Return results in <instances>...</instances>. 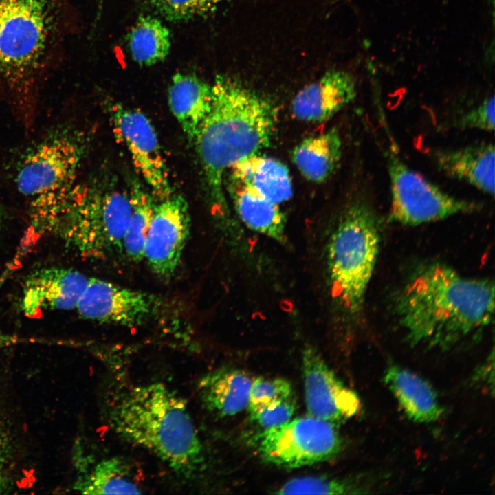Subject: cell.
I'll return each instance as SVG.
<instances>
[{
    "label": "cell",
    "instance_id": "obj_1",
    "mask_svg": "<svg viewBox=\"0 0 495 495\" xmlns=\"http://www.w3.org/2000/svg\"><path fill=\"white\" fill-rule=\"evenodd\" d=\"M395 311L411 345L450 349L493 320L494 283L442 263L427 264L402 289Z\"/></svg>",
    "mask_w": 495,
    "mask_h": 495
},
{
    "label": "cell",
    "instance_id": "obj_2",
    "mask_svg": "<svg viewBox=\"0 0 495 495\" xmlns=\"http://www.w3.org/2000/svg\"><path fill=\"white\" fill-rule=\"evenodd\" d=\"M212 88L210 111L192 142L211 204L223 213L226 173L270 145L276 114L268 100L231 77L217 76Z\"/></svg>",
    "mask_w": 495,
    "mask_h": 495
},
{
    "label": "cell",
    "instance_id": "obj_3",
    "mask_svg": "<svg viewBox=\"0 0 495 495\" xmlns=\"http://www.w3.org/2000/svg\"><path fill=\"white\" fill-rule=\"evenodd\" d=\"M111 428L182 476L201 462L202 445L185 401L162 383L116 391L107 405Z\"/></svg>",
    "mask_w": 495,
    "mask_h": 495
},
{
    "label": "cell",
    "instance_id": "obj_4",
    "mask_svg": "<svg viewBox=\"0 0 495 495\" xmlns=\"http://www.w3.org/2000/svg\"><path fill=\"white\" fill-rule=\"evenodd\" d=\"M64 0H0V88L34 92L54 62L63 28Z\"/></svg>",
    "mask_w": 495,
    "mask_h": 495
},
{
    "label": "cell",
    "instance_id": "obj_5",
    "mask_svg": "<svg viewBox=\"0 0 495 495\" xmlns=\"http://www.w3.org/2000/svg\"><path fill=\"white\" fill-rule=\"evenodd\" d=\"M87 146L77 131H55L29 149L20 160L15 182L29 202L34 235L53 234L72 194Z\"/></svg>",
    "mask_w": 495,
    "mask_h": 495
},
{
    "label": "cell",
    "instance_id": "obj_6",
    "mask_svg": "<svg viewBox=\"0 0 495 495\" xmlns=\"http://www.w3.org/2000/svg\"><path fill=\"white\" fill-rule=\"evenodd\" d=\"M131 212L129 188L104 175L77 184L53 234L83 257L104 259L123 253Z\"/></svg>",
    "mask_w": 495,
    "mask_h": 495
},
{
    "label": "cell",
    "instance_id": "obj_7",
    "mask_svg": "<svg viewBox=\"0 0 495 495\" xmlns=\"http://www.w3.org/2000/svg\"><path fill=\"white\" fill-rule=\"evenodd\" d=\"M380 245V226L373 208L363 201L350 205L331 234L327 251L333 296L350 316L362 310Z\"/></svg>",
    "mask_w": 495,
    "mask_h": 495
},
{
    "label": "cell",
    "instance_id": "obj_8",
    "mask_svg": "<svg viewBox=\"0 0 495 495\" xmlns=\"http://www.w3.org/2000/svg\"><path fill=\"white\" fill-rule=\"evenodd\" d=\"M389 220L405 226H418L446 219L479 209L476 203L453 197L410 168L397 156L390 155Z\"/></svg>",
    "mask_w": 495,
    "mask_h": 495
},
{
    "label": "cell",
    "instance_id": "obj_9",
    "mask_svg": "<svg viewBox=\"0 0 495 495\" xmlns=\"http://www.w3.org/2000/svg\"><path fill=\"white\" fill-rule=\"evenodd\" d=\"M336 426L311 415L298 417L264 432L258 452L265 461L285 468H298L324 461L341 449Z\"/></svg>",
    "mask_w": 495,
    "mask_h": 495
},
{
    "label": "cell",
    "instance_id": "obj_10",
    "mask_svg": "<svg viewBox=\"0 0 495 495\" xmlns=\"http://www.w3.org/2000/svg\"><path fill=\"white\" fill-rule=\"evenodd\" d=\"M113 132L127 149L139 175L151 194L160 199L172 195L173 188L158 137L147 116L138 109L115 103L110 105Z\"/></svg>",
    "mask_w": 495,
    "mask_h": 495
},
{
    "label": "cell",
    "instance_id": "obj_11",
    "mask_svg": "<svg viewBox=\"0 0 495 495\" xmlns=\"http://www.w3.org/2000/svg\"><path fill=\"white\" fill-rule=\"evenodd\" d=\"M164 307L156 294L89 278L76 309L88 320L133 327L157 318Z\"/></svg>",
    "mask_w": 495,
    "mask_h": 495
},
{
    "label": "cell",
    "instance_id": "obj_12",
    "mask_svg": "<svg viewBox=\"0 0 495 495\" xmlns=\"http://www.w3.org/2000/svg\"><path fill=\"white\" fill-rule=\"evenodd\" d=\"M155 204L148 230L144 258L159 277L168 279L175 272L190 232L186 200L179 194Z\"/></svg>",
    "mask_w": 495,
    "mask_h": 495
},
{
    "label": "cell",
    "instance_id": "obj_13",
    "mask_svg": "<svg viewBox=\"0 0 495 495\" xmlns=\"http://www.w3.org/2000/svg\"><path fill=\"white\" fill-rule=\"evenodd\" d=\"M302 371L309 415L337 426L358 412L357 395L341 382L313 346L302 351Z\"/></svg>",
    "mask_w": 495,
    "mask_h": 495
},
{
    "label": "cell",
    "instance_id": "obj_14",
    "mask_svg": "<svg viewBox=\"0 0 495 495\" xmlns=\"http://www.w3.org/2000/svg\"><path fill=\"white\" fill-rule=\"evenodd\" d=\"M89 278L72 268L49 267L34 271L25 280L22 310L30 318L53 310H70L77 305Z\"/></svg>",
    "mask_w": 495,
    "mask_h": 495
},
{
    "label": "cell",
    "instance_id": "obj_15",
    "mask_svg": "<svg viewBox=\"0 0 495 495\" xmlns=\"http://www.w3.org/2000/svg\"><path fill=\"white\" fill-rule=\"evenodd\" d=\"M356 96L352 76L342 70L327 72L302 89L294 98V116L308 122H325L349 104Z\"/></svg>",
    "mask_w": 495,
    "mask_h": 495
},
{
    "label": "cell",
    "instance_id": "obj_16",
    "mask_svg": "<svg viewBox=\"0 0 495 495\" xmlns=\"http://www.w3.org/2000/svg\"><path fill=\"white\" fill-rule=\"evenodd\" d=\"M434 156L437 166L444 174L494 196L493 144L482 142L461 148L441 150L435 152Z\"/></svg>",
    "mask_w": 495,
    "mask_h": 495
},
{
    "label": "cell",
    "instance_id": "obj_17",
    "mask_svg": "<svg viewBox=\"0 0 495 495\" xmlns=\"http://www.w3.org/2000/svg\"><path fill=\"white\" fill-rule=\"evenodd\" d=\"M170 111L190 141L210 111L212 88L192 74L176 73L168 90Z\"/></svg>",
    "mask_w": 495,
    "mask_h": 495
},
{
    "label": "cell",
    "instance_id": "obj_18",
    "mask_svg": "<svg viewBox=\"0 0 495 495\" xmlns=\"http://www.w3.org/2000/svg\"><path fill=\"white\" fill-rule=\"evenodd\" d=\"M252 381L241 369L223 367L199 380L198 393L208 410L220 417L232 416L248 407Z\"/></svg>",
    "mask_w": 495,
    "mask_h": 495
},
{
    "label": "cell",
    "instance_id": "obj_19",
    "mask_svg": "<svg viewBox=\"0 0 495 495\" xmlns=\"http://www.w3.org/2000/svg\"><path fill=\"white\" fill-rule=\"evenodd\" d=\"M228 189L239 217L247 227L281 244L286 243V218L278 204L231 177Z\"/></svg>",
    "mask_w": 495,
    "mask_h": 495
},
{
    "label": "cell",
    "instance_id": "obj_20",
    "mask_svg": "<svg viewBox=\"0 0 495 495\" xmlns=\"http://www.w3.org/2000/svg\"><path fill=\"white\" fill-rule=\"evenodd\" d=\"M384 381L413 421L432 422L441 415L443 409L434 390L417 374L398 366H391L386 371Z\"/></svg>",
    "mask_w": 495,
    "mask_h": 495
},
{
    "label": "cell",
    "instance_id": "obj_21",
    "mask_svg": "<svg viewBox=\"0 0 495 495\" xmlns=\"http://www.w3.org/2000/svg\"><path fill=\"white\" fill-rule=\"evenodd\" d=\"M230 170L229 177L249 186L276 204L285 202L292 196L289 169L276 159L257 153L243 159Z\"/></svg>",
    "mask_w": 495,
    "mask_h": 495
},
{
    "label": "cell",
    "instance_id": "obj_22",
    "mask_svg": "<svg viewBox=\"0 0 495 495\" xmlns=\"http://www.w3.org/2000/svg\"><path fill=\"white\" fill-rule=\"evenodd\" d=\"M342 140L338 130L309 137L292 152V160L301 174L315 183L327 181L338 168L342 156Z\"/></svg>",
    "mask_w": 495,
    "mask_h": 495
},
{
    "label": "cell",
    "instance_id": "obj_23",
    "mask_svg": "<svg viewBox=\"0 0 495 495\" xmlns=\"http://www.w3.org/2000/svg\"><path fill=\"white\" fill-rule=\"evenodd\" d=\"M74 489L83 494H138L142 492L126 462L120 457L104 458L81 476Z\"/></svg>",
    "mask_w": 495,
    "mask_h": 495
},
{
    "label": "cell",
    "instance_id": "obj_24",
    "mask_svg": "<svg viewBox=\"0 0 495 495\" xmlns=\"http://www.w3.org/2000/svg\"><path fill=\"white\" fill-rule=\"evenodd\" d=\"M128 44L135 62L142 66L155 65L169 54L170 31L158 18L142 15L129 32Z\"/></svg>",
    "mask_w": 495,
    "mask_h": 495
},
{
    "label": "cell",
    "instance_id": "obj_25",
    "mask_svg": "<svg viewBox=\"0 0 495 495\" xmlns=\"http://www.w3.org/2000/svg\"><path fill=\"white\" fill-rule=\"evenodd\" d=\"M131 212L123 239L122 251L133 262L144 259L148 230L155 203L153 195L137 181L130 182L129 188Z\"/></svg>",
    "mask_w": 495,
    "mask_h": 495
},
{
    "label": "cell",
    "instance_id": "obj_26",
    "mask_svg": "<svg viewBox=\"0 0 495 495\" xmlns=\"http://www.w3.org/2000/svg\"><path fill=\"white\" fill-rule=\"evenodd\" d=\"M347 481L322 476H305L288 481L278 489V494H343L359 493Z\"/></svg>",
    "mask_w": 495,
    "mask_h": 495
},
{
    "label": "cell",
    "instance_id": "obj_27",
    "mask_svg": "<svg viewBox=\"0 0 495 495\" xmlns=\"http://www.w3.org/2000/svg\"><path fill=\"white\" fill-rule=\"evenodd\" d=\"M224 0H151L155 10L171 22H185L214 12Z\"/></svg>",
    "mask_w": 495,
    "mask_h": 495
},
{
    "label": "cell",
    "instance_id": "obj_28",
    "mask_svg": "<svg viewBox=\"0 0 495 495\" xmlns=\"http://www.w3.org/2000/svg\"><path fill=\"white\" fill-rule=\"evenodd\" d=\"M293 395L290 383L283 378L258 377L252 381L250 390L248 410L250 415L274 402Z\"/></svg>",
    "mask_w": 495,
    "mask_h": 495
},
{
    "label": "cell",
    "instance_id": "obj_29",
    "mask_svg": "<svg viewBox=\"0 0 495 495\" xmlns=\"http://www.w3.org/2000/svg\"><path fill=\"white\" fill-rule=\"evenodd\" d=\"M296 410L294 395L274 402L250 415L251 419L265 430L283 425L290 421Z\"/></svg>",
    "mask_w": 495,
    "mask_h": 495
},
{
    "label": "cell",
    "instance_id": "obj_30",
    "mask_svg": "<svg viewBox=\"0 0 495 495\" xmlns=\"http://www.w3.org/2000/svg\"><path fill=\"white\" fill-rule=\"evenodd\" d=\"M494 97L492 95L465 114L459 124L463 128L492 131L494 129Z\"/></svg>",
    "mask_w": 495,
    "mask_h": 495
},
{
    "label": "cell",
    "instance_id": "obj_31",
    "mask_svg": "<svg viewBox=\"0 0 495 495\" xmlns=\"http://www.w3.org/2000/svg\"><path fill=\"white\" fill-rule=\"evenodd\" d=\"M10 443L8 435L0 423V492L6 490L8 485L7 466L10 459Z\"/></svg>",
    "mask_w": 495,
    "mask_h": 495
},
{
    "label": "cell",
    "instance_id": "obj_32",
    "mask_svg": "<svg viewBox=\"0 0 495 495\" xmlns=\"http://www.w3.org/2000/svg\"><path fill=\"white\" fill-rule=\"evenodd\" d=\"M14 261L12 262L0 276V289L6 282L10 272L14 270ZM14 341L12 337L6 335L0 329V348L5 346Z\"/></svg>",
    "mask_w": 495,
    "mask_h": 495
},
{
    "label": "cell",
    "instance_id": "obj_33",
    "mask_svg": "<svg viewBox=\"0 0 495 495\" xmlns=\"http://www.w3.org/2000/svg\"><path fill=\"white\" fill-rule=\"evenodd\" d=\"M1 221H2V210L0 207V225H1Z\"/></svg>",
    "mask_w": 495,
    "mask_h": 495
}]
</instances>
